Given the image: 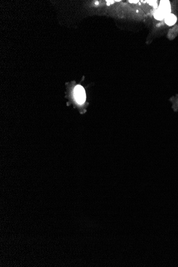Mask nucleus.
Here are the masks:
<instances>
[{"mask_svg":"<svg viewBox=\"0 0 178 267\" xmlns=\"http://www.w3.org/2000/svg\"><path fill=\"white\" fill-rule=\"evenodd\" d=\"M170 13L171 6L169 1H161L160 6L154 14V17L156 19L161 20Z\"/></svg>","mask_w":178,"mask_h":267,"instance_id":"1","label":"nucleus"},{"mask_svg":"<svg viewBox=\"0 0 178 267\" xmlns=\"http://www.w3.org/2000/svg\"><path fill=\"white\" fill-rule=\"evenodd\" d=\"M75 99L79 104H82L85 102L86 94L84 89L81 85H77L74 90Z\"/></svg>","mask_w":178,"mask_h":267,"instance_id":"2","label":"nucleus"},{"mask_svg":"<svg viewBox=\"0 0 178 267\" xmlns=\"http://www.w3.org/2000/svg\"><path fill=\"white\" fill-rule=\"evenodd\" d=\"M177 18L175 15L170 13L165 18V22L168 26H173L176 23Z\"/></svg>","mask_w":178,"mask_h":267,"instance_id":"3","label":"nucleus"},{"mask_svg":"<svg viewBox=\"0 0 178 267\" xmlns=\"http://www.w3.org/2000/svg\"><path fill=\"white\" fill-rule=\"evenodd\" d=\"M178 34V25H175L171 28L168 32V37L170 40H173L177 36Z\"/></svg>","mask_w":178,"mask_h":267,"instance_id":"4","label":"nucleus"},{"mask_svg":"<svg viewBox=\"0 0 178 267\" xmlns=\"http://www.w3.org/2000/svg\"><path fill=\"white\" fill-rule=\"evenodd\" d=\"M129 2H130V3H137V2H138V1H130Z\"/></svg>","mask_w":178,"mask_h":267,"instance_id":"5","label":"nucleus"}]
</instances>
